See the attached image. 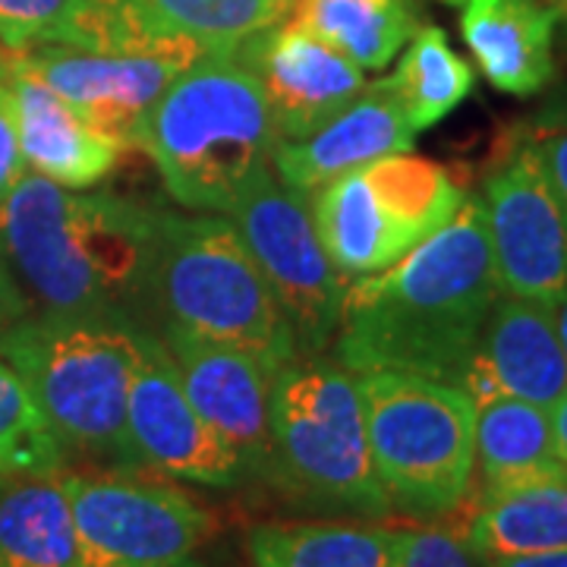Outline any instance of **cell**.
Returning <instances> with one entry per match:
<instances>
[{"label":"cell","instance_id":"6da1fadb","mask_svg":"<svg viewBox=\"0 0 567 567\" xmlns=\"http://www.w3.org/2000/svg\"><path fill=\"white\" fill-rule=\"evenodd\" d=\"M480 196L404 259L347 284L334 357L347 372H416L461 388L498 300Z\"/></svg>","mask_w":567,"mask_h":567},{"label":"cell","instance_id":"7a4b0ae2","mask_svg":"<svg viewBox=\"0 0 567 567\" xmlns=\"http://www.w3.org/2000/svg\"><path fill=\"white\" fill-rule=\"evenodd\" d=\"M0 252L41 312L142 324L152 306L158 208L22 174L0 203Z\"/></svg>","mask_w":567,"mask_h":567},{"label":"cell","instance_id":"3957f363","mask_svg":"<svg viewBox=\"0 0 567 567\" xmlns=\"http://www.w3.org/2000/svg\"><path fill=\"white\" fill-rule=\"evenodd\" d=\"M278 123L259 80L230 54H203L171 80L142 123L140 148L183 208L230 212L271 164Z\"/></svg>","mask_w":567,"mask_h":567},{"label":"cell","instance_id":"277c9868","mask_svg":"<svg viewBox=\"0 0 567 567\" xmlns=\"http://www.w3.org/2000/svg\"><path fill=\"white\" fill-rule=\"evenodd\" d=\"M152 331L114 316L39 312L0 338V360L54 429L63 447L142 466L126 432V398Z\"/></svg>","mask_w":567,"mask_h":567},{"label":"cell","instance_id":"5b68a950","mask_svg":"<svg viewBox=\"0 0 567 567\" xmlns=\"http://www.w3.org/2000/svg\"><path fill=\"white\" fill-rule=\"evenodd\" d=\"M152 306L164 324L246 350L275 372L300 357L259 265L221 215L158 212Z\"/></svg>","mask_w":567,"mask_h":567},{"label":"cell","instance_id":"8992f818","mask_svg":"<svg viewBox=\"0 0 567 567\" xmlns=\"http://www.w3.org/2000/svg\"><path fill=\"white\" fill-rule=\"evenodd\" d=\"M357 385L388 502L416 514L464 505L476 464V406L464 388L398 369L363 372Z\"/></svg>","mask_w":567,"mask_h":567},{"label":"cell","instance_id":"52a82bcc","mask_svg":"<svg viewBox=\"0 0 567 567\" xmlns=\"http://www.w3.org/2000/svg\"><path fill=\"white\" fill-rule=\"evenodd\" d=\"M268 466L322 505L388 514L375 476L357 375L341 363L297 357L271 379Z\"/></svg>","mask_w":567,"mask_h":567},{"label":"cell","instance_id":"ba28073f","mask_svg":"<svg viewBox=\"0 0 567 567\" xmlns=\"http://www.w3.org/2000/svg\"><path fill=\"white\" fill-rule=\"evenodd\" d=\"M466 193L442 164L388 155L312 193V221L328 259L347 278L375 275L442 230Z\"/></svg>","mask_w":567,"mask_h":567},{"label":"cell","instance_id":"9c48e42d","mask_svg":"<svg viewBox=\"0 0 567 567\" xmlns=\"http://www.w3.org/2000/svg\"><path fill=\"white\" fill-rule=\"evenodd\" d=\"M227 215L293 328L300 357L322 353L341 322L347 275L328 259L309 199L278 181L268 164Z\"/></svg>","mask_w":567,"mask_h":567},{"label":"cell","instance_id":"30bf717a","mask_svg":"<svg viewBox=\"0 0 567 567\" xmlns=\"http://www.w3.org/2000/svg\"><path fill=\"white\" fill-rule=\"evenodd\" d=\"M76 567H189L212 517L181 488L133 473H63Z\"/></svg>","mask_w":567,"mask_h":567},{"label":"cell","instance_id":"8fae6325","mask_svg":"<svg viewBox=\"0 0 567 567\" xmlns=\"http://www.w3.org/2000/svg\"><path fill=\"white\" fill-rule=\"evenodd\" d=\"M480 205L498 290L558 306L567 290V208L517 130L498 145Z\"/></svg>","mask_w":567,"mask_h":567},{"label":"cell","instance_id":"7c38bea8","mask_svg":"<svg viewBox=\"0 0 567 567\" xmlns=\"http://www.w3.org/2000/svg\"><path fill=\"white\" fill-rule=\"evenodd\" d=\"M22 70L54 89L82 121L99 133L140 148L142 123L152 104L183 66L196 61L186 51H92L76 44H35L13 51Z\"/></svg>","mask_w":567,"mask_h":567},{"label":"cell","instance_id":"4fadbf2b","mask_svg":"<svg viewBox=\"0 0 567 567\" xmlns=\"http://www.w3.org/2000/svg\"><path fill=\"white\" fill-rule=\"evenodd\" d=\"M126 432L140 464L199 486L227 488L246 476L244 461L189 404L162 338H148L126 398Z\"/></svg>","mask_w":567,"mask_h":567},{"label":"cell","instance_id":"5bb4252c","mask_svg":"<svg viewBox=\"0 0 567 567\" xmlns=\"http://www.w3.org/2000/svg\"><path fill=\"white\" fill-rule=\"evenodd\" d=\"M259 80L281 140H306L365 89L363 70L284 17L230 54Z\"/></svg>","mask_w":567,"mask_h":567},{"label":"cell","instance_id":"9a60e30c","mask_svg":"<svg viewBox=\"0 0 567 567\" xmlns=\"http://www.w3.org/2000/svg\"><path fill=\"white\" fill-rule=\"evenodd\" d=\"M461 388L473 406L502 394L546 410L558 404L567 394V353L555 306L498 293Z\"/></svg>","mask_w":567,"mask_h":567},{"label":"cell","instance_id":"2e32d148","mask_svg":"<svg viewBox=\"0 0 567 567\" xmlns=\"http://www.w3.org/2000/svg\"><path fill=\"white\" fill-rule=\"evenodd\" d=\"M162 344L177 365L189 404L244 461L246 473L268 466V398L275 369L246 350L205 341L171 324H164Z\"/></svg>","mask_w":567,"mask_h":567},{"label":"cell","instance_id":"e0dca14e","mask_svg":"<svg viewBox=\"0 0 567 567\" xmlns=\"http://www.w3.org/2000/svg\"><path fill=\"white\" fill-rule=\"evenodd\" d=\"M413 142L416 133L385 80L365 82L363 92L312 136L275 142L271 171L290 189L309 196L363 164L410 152Z\"/></svg>","mask_w":567,"mask_h":567},{"label":"cell","instance_id":"ac0fdd59","mask_svg":"<svg viewBox=\"0 0 567 567\" xmlns=\"http://www.w3.org/2000/svg\"><path fill=\"white\" fill-rule=\"evenodd\" d=\"M3 63L17 99L20 148L25 164L66 189H89L111 177L121 162V142L82 121L54 89H48L35 73L22 70L13 58H3Z\"/></svg>","mask_w":567,"mask_h":567},{"label":"cell","instance_id":"d6986e66","mask_svg":"<svg viewBox=\"0 0 567 567\" xmlns=\"http://www.w3.org/2000/svg\"><path fill=\"white\" fill-rule=\"evenodd\" d=\"M461 35L498 92L527 99L555 80L558 10L548 0H454Z\"/></svg>","mask_w":567,"mask_h":567},{"label":"cell","instance_id":"ffe728a7","mask_svg":"<svg viewBox=\"0 0 567 567\" xmlns=\"http://www.w3.org/2000/svg\"><path fill=\"white\" fill-rule=\"evenodd\" d=\"M130 51L234 54L281 22L293 0H114Z\"/></svg>","mask_w":567,"mask_h":567},{"label":"cell","instance_id":"44dd1931","mask_svg":"<svg viewBox=\"0 0 567 567\" xmlns=\"http://www.w3.org/2000/svg\"><path fill=\"white\" fill-rule=\"evenodd\" d=\"M476 473H480V498L567 476L555 447L551 410L505 394L476 404L473 476Z\"/></svg>","mask_w":567,"mask_h":567},{"label":"cell","instance_id":"7402d4cb","mask_svg":"<svg viewBox=\"0 0 567 567\" xmlns=\"http://www.w3.org/2000/svg\"><path fill=\"white\" fill-rule=\"evenodd\" d=\"M401 529L338 520L256 524L246 533L252 567H398Z\"/></svg>","mask_w":567,"mask_h":567},{"label":"cell","instance_id":"603a6c76","mask_svg":"<svg viewBox=\"0 0 567 567\" xmlns=\"http://www.w3.org/2000/svg\"><path fill=\"white\" fill-rule=\"evenodd\" d=\"M464 536L486 561L567 548V476L476 498Z\"/></svg>","mask_w":567,"mask_h":567},{"label":"cell","instance_id":"cb8c5ba5","mask_svg":"<svg viewBox=\"0 0 567 567\" xmlns=\"http://www.w3.org/2000/svg\"><path fill=\"white\" fill-rule=\"evenodd\" d=\"M61 473L0 480V567H76Z\"/></svg>","mask_w":567,"mask_h":567},{"label":"cell","instance_id":"d4e9b609","mask_svg":"<svg viewBox=\"0 0 567 567\" xmlns=\"http://www.w3.org/2000/svg\"><path fill=\"white\" fill-rule=\"evenodd\" d=\"M287 17L360 70H385L420 29L410 0H293Z\"/></svg>","mask_w":567,"mask_h":567},{"label":"cell","instance_id":"484cf974","mask_svg":"<svg viewBox=\"0 0 567 567\" xmlns=\"http://www.w3.org/2000/svg\"><path fill=\"white\" fill-rule=\"evenodd\" d=\"M473 82L470 63L451 48L439 25L416 29L404 44L398 70L385 76V85L394 92L413 133H423L454 114L473 92Z\"/></svg>","mask_w":567,"mask_h":567},{"label":"cell","instance_id":"4316f807","mask_svg":"<svg viewBox=\"0 0 567 567\" xmlns=\"http://www.w3.org/2000/svg\"><path fill=\"white\" fill-rule=\"evenodd\" d=\"M66 447L25 391L22 379L0 360V480L61 473Z\"/></svg>","mask_w":567,"mask_h":567},{"label":"cell","instance_id":"83f0119b","mask_svg":"<svg viewBox=\"0 0 567 567\" xmlns=\"http://www.w3.org/2000/svg\"><path fill=\"white\" fill-rule=\"evenodd\" d=\"M89 0H0V44L25 51L35 44H73Z\"/></svg>","mask_w":567,"mask_h":567},{"label":"cell","instance_id":"f1b7e54d","mask_svg":"<svg viewBox=\"0 0 567 567\" xmlns=\"http://www.w3.org/2000/svg\"><path fill=\"white\" fill-rule=\"evenodd\" d=\"M514 130L536 152V158L546 167L558 199L567 208V92L551 99L536 117L517 123Z\"/></svg>","mask_w":567,"mask_h":567},{"label":"cell","instance_id":"f546056e","mask_svg":"<svg viewBox=\"0 0 567 567\" xmlns=\"http://www.w3.org/2000/svg\"><path fill=\"white\" fill-rule=\"evenodd\" d=\"M398 567H488V561L457 529L413 527L401 529Z\"/></svg>","mask_w":567,"mask_h":567},{"label":"cell","instance_id":"4dcf8cb0","mask_svg":"<svg viewBox=\"0 0 567 567\" xmlns=\"http://www.w3.org/2000/svg\"><path fill=\"white\" fill-rule=\"evenodd\" d=\"M22 174H25V158L20 148L17 99H13V89H10L7 70H3V76H0V203L13 193Z\"/></svg>","mask_w":567,"mask_h":567},{"label":"cell","instance_id":"1f68e13d","mask_svg":"<svg viewBox=\"0 0 567 567\" xmlns=\"http://www.w3.org/2000/svg\"><path fill=\"white\" fill-rule=\"evenodd\" d=\"M25 316H29V300L0 252V338Z\"/></svg>","mask_w":567,"mask_h":567},{"label":"cell","instance_id":"d6a6232c","mask_svg":"<svg viewBox=\"0 0 567 567\" xmlns=\"http://www.w3.org/2000/svg\"><path fill=\"white\" fill-rule=\"evenodd\" d=\"M551 432H555V447H558V457L567 470V394L551 406Z\"/></svg>","mask_w":567,"mask_h":567},{"label":"cell","instance_id":"836d02e7","mask_svg":"<svg viewBox=\"0 0 567 567\" xmlns=\"http://www.w3.org/2000/svg\"><path fill=\"white\" fill-rule=\"evenodd\" d=\"M555 316H558V334H561V344H565L567 353V290L565 297L558 300V306H555Z\"/></svg>","mask_w":567,"mask_h":567},{"label":"cell","instance_id":"e575fe53","mask_svg":"<svg viewBox=\"0 0 567 567\" xmlns=\"http://www.w3.org/2000/svg\"><path fill=\"white\" fill-rule=\"evenodd\" d=\"M558 20H565L567 22V0L558 7Z\"/></svg>","mask_w":567,"mask_h":567},{"label":"cell","instance_id":"d590c367","mask_svg":"<svg viewBox=\"0 0 567 567\" xmlns=\"http://www.w3.org/2000/svg\"><path fill=\"white\" fill-rule=\"evenodd\" d=\"M548 3H551V7H555V10H558V7H561V3H565V0H548Z\"/></svg>","mask_w":567,"mask_h":567},{"label":"cell","instance_id":"8d00e7d4","mask_svg":"<svg viewBox=\"0 0 567 567\" xmlns=\"http://www.w3.org/2000/svg\"><path fill=\"white\" fill-rule=\"evenodd\" d=\"M3 70H7V66H3V58H0V76H3Z\"/></svg>","mask_w":567,"mask_h":567}]
</instances>
